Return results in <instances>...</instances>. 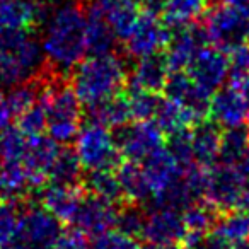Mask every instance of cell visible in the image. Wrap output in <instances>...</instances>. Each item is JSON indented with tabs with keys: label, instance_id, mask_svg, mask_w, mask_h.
<instances>
[{
	"label": "cell",
	"instance_id": "1",
	"mask_svg": "<svg viewBox=\"0 0 249 249\" xmlns=\"http://www.w3.org/2000/svg\"><path fill=\"white\" fill-rule=\"evenodd\" d=\"M87 12L79 0H53L41 19V45L46 65L53 73L63 75L87 55Z\"/></svg>",
	"mask_w": 249,
	"mask_h": 249
},
{
	"label": "cell",
	"instance_id": "2",
	"mask_svg": "<svg viewBox=\"0 0 249 249\" xmlns=\"http://www.w3.org/2000/svg\"><path fill=\"white\" fill-rule=\"evenodd\" d=\"M128 80L124 60L114 52L84 56L72 69V89L82 106L92 107L109 97L121 94Z\"/></svg>",
	"mask_w": 249,
	"mask_h": 249
},
{
	"label": "cell",
	"instance_id": "3",
	"mask_svg": "<svg viewBox=\"0 0 249 249\" xmlns=\"http://www.w3.org/2000/svg\"><path fill=\"white\" fill-rule=\"evenodd\" d=\"M56 73L41 77V101L46 114V132L60 145L73 142L82 126V103L75 90Z\"/></svg>",
	"mask_w": 249,
	"mask_h": 249
},
{
	"label": "cell",
	"instance_id": "4",
	"mask_svg": "<svg viewBox=\"0 0 249 249\" xmlns=\"http://www.w3.org/2000/svg\"><path fill=\"white\" fill-rule=\"evenodd\" d=\"M39 39L22 31H0V86L12 87L43 75L45 69Z\"/></svg>",
	"mask_w": 249,
	"mask_h": 249
},
{
	"label": "cell",
	"instance_id": "5",
	"mask_svg": "<svg viewBox=\"0 0 249 249\" xmlns=\"http://www.w3.org/2000/svg\"><path fill=\"white\" fill-rule=\"evenodd\" d=\"M75 149L80 166L89 171H104V169H116L121 162V154L118 149L116 135L111 132V128L97 121H86L77 132Z\"/></svg>",
	"mask_w": 249,
	"mask_h": 249
},
{
	"label": "cell",
	"instance_id": "6",
	"mask_svg": "<svg viewBox=\"0 0 249 249\" xmlns=\"http://www.w3.org/2000/svg\"><path fill=\"white\" fill-rule=\"evenodd\" d=\"M62 222L45 207L22 208L12 249H53L62 235Z\"/></svg>",
	"mask_w": 249,
	"mask_h": 249
},
{
	"label": "cell",
	"instance_id": "7",
	"mask_svg": "<svg viewBox=\"0 0 249 249\" xmlns=\"http://www.w3.org/2000/svg\"><path fill=\"white\" fill-rule=\"evenodd\" d=\"M171 35V28H167L157 12L145 9L143 12H139L132 29L124 36V52L135 60L162 53L169 43Z\"/></svg>",
	"mask_w": 249,
	"mask_h": 249
},
{
	"label": "cell",
	"instance_id": "8",
	"mask_svg": "<svg viewBox=\"0 0 249 249\" xmlns=\"http://www.w3.org/2000/svg\"><path fill=\"white\" fill-rule=\"evenodd\" d=\"M203 28L208 43L224 52H231L241 43L248 41L249 19L231 4H217L205 14Z\"/></svg>",
	"mask_w": 249,
	"mask_h": 249
},
{
	"label": "cell",
	"instance_id": "9",
	"mask_svg": "<svg viewBox=\"0 0 249 249\" xmlns=\"http://www.w3.org/2000/svg\"><path fill=\"white\" fill-rule=\"evenodd\" d=\"M116 142L124 160L142 162L150 154L164 147V133L154 121L133 120V123L118 128Z\"/></svg>",
	"mask_w": 249,
	"mask_h": 249
},
{
	"label": "cell",
	"instance_id": "10",
	"mask_svg": "<svg viewBox=\"0 0 249 249\" xmlns=\"http://www.w3.org/2000/svg\"><path fill=\"white\" fill-rule=\"evenodd\" d=\"M246 190H248V184L244 183V179L234 166L217 162L208 167L207 188H205L203 198L220 212L237 208Z\"/></svg>",
	"mask_w": 249,
	"mask_h": 249
},
{
	"label": "cell",
	"instance_id": "11",
	"mask_svg": "<svg viewBox=\"0 0 249 249\" xmlns=\"http://www.w3.org/2000/svg\"><path fill=\"white\" fill-rule=\"evenodd\" d=\"M186 72L201 89L213 94L227 82L229 75V53L217 46L205 45L196 52Z\"/></svg>",
	"mask_w": 249,
	"mask_h": 249
},
{
	"label": "cell",
	"instance_id": "12",
	"mask_svg": "<svg viewBox=\"0 0 249 249\" xmlns=\"http://www.w3.org/2000/svg\"><path fill=\"white\" fill-rule=\"evenodd\" d=\"M164 96L167 99L174 101L181 107L188 111L191 116L198 121L208 118V107H210L212 94L201 89L190 75L186 70H176L169 72V77L164 86Z\"/></svg>",
	"mask_w": 249,
	"mask_h": 249
},
{
	"label": "cell",
	"instance_id": "13",
	"mask_svg": "<svg viewBox=\"0 0 249 249\" xmlns=\"http://www.w3.org/2000/svg\"><path fill=\"white\" fill-rule=\"evenodd\" d=\"M118 210L116 201L89 193V196H84L72 224L84 235L96 237L116 227Z\"/></svg>",
	"mask_w": 249,
	"mask_h": 249
},
{
	"label": "cell",
	"instance_id": "14",
	"mask_svg": "<svg viewBox=\"0 0 249 249\" xmlns=\"http://www.w3.org/2000/svg\"><path fill=\"white\" fill-rule=\"evenodd\" d=\"M186 235L181 210L171 207H152L143 215L142 237L147 242L179 244Z\"/></svg>",
	"mask_w": 249,
	"mask_h": 249
},
{
	"label": "cell",
	"instance_id": "15",
	"mask_svg": "<svg viewBox=\"0 0 249 249\" xmlns=\"http://www.w3.org/2000/svg\"><path fill=\"white\" fill-rule=\"evenodd\" d=\"M249 97L232 86H222L210 97L208 118L217 123L222 130L239 126L246 123Z\"/></svg>",
	"mask_w": 249,
	"mask_h": 249
},
{
	"label": "cell",
	"instance_id": "16",
	"mask_svg": "<svg viewBox=\"0 0 249 249\" xmlns=\"http://www.w3.org/2000/svg\"><path fill=\"white\" fill-rule=\"evenodd\" d=\"M176 33L171 35V39L164 50V58L171 72L176 70H186L193 56L200 48L208 45V36L203 24H191L186 28L174 29Z\"/></svg>",
	"mask_w": 249,
	"mask_h": 249
},
{
	"label": "cell",
	"instance_id": "17",
	"mask_svg": "<svg viewBox=\"0 0 249 249\" xmlns=\"http://www.w3.org/2000/svg\"><path fill=\"white\" fill-rule=\"evenodd\" d=\"M60 145L58 142L46 135H28L26 142L24 156H22V164L31 174V181L35 190H41L48 183V173L52 167L55 157L58 156Z\"/></svg>",
	"mask_w": 249,
	"mask_h": 249
},
{
	"label": "cell",
	"instance_id": "18",
	"mask_svg": "<svg viewBox=\"0 0 249 249\" xmlns=\"http://www.w3.org/2000/svg\"><path fill=\"white\" fill-rule=\"evenodd\" d=\"M84 191L79 184H62L46 183L41 188V207H45L52 215H55L60 222L72 224L77 210L84 200Z\"/></svg>",
	"mask_w": 249,
	"mask_h": 249
},
{
	"label": "cell",
	"instance_id": "19",
	"mask_svg": "<svg viewBox=\"0 0 249 249\" xmlns=\"http://www.w3.org/2000/svg\"><path fill=\"white\" fill-rule=\"evenodd\" d=\"M46 5L39 0H0V31H22L39 24Z\"/></svg>",
	"mask_w": 249,
	"mask_h": 249
},
{
	"label": "cell",
	"instance_id": "20",
	"mask_svg": "<svg viewBox=\"0 0 249 249\" xmlns=\"http://www.w3.org/2000/svg\"><path fill=\"white\" fill-rule=\"evenodd\" d=\"M190 139L195 162L198 166L212 167L217 164L222 140V128L217 123H213L210 118L198 121L190 128Z\"/></svg>",
	"mask_w": 249,
	"mask_h": 249
},
{
	"label": "cell",
	"instance_id": "21",
	"mask_svg": "<svg viewBox=\"0 0 249 249\" xmlns=\"http://www.w3.org/2000/svg\"><path fill=\"white\" fill-rule=\"evenodd\" d=\"M169 67L166 63L164 55L143 56L139 58L130 73V89H142L150 92H160L166 86V80L169 77Z\"/></svg>",
	"mask_w": 249,
	"mask_h": 249
},
{
	"label": "cell",
	"instance_id": "22",
	"mask_svg": "<svg viewBox=\"0 0 249 249\" xmlns=\"http://www.w3.org/2000/svg\"><path fill=\"white\" fill-rule=\"evenodd\" d=\"M116 41H118V38L113 29H111L103 9L94 5V7L87 12V21H86L87 53H90V55L111 53V52H114Z\"/></svg>",
	"mask_w": 249,
	"mask_h": 249
},
{
	"label": "cell",
	"instance_id": "23",
	"mask_svg": "<svg viewBox=\"0 0 249 249\" xmlns=\"http://www.w3.org/2000/svg\"><path fill=\"white\" fill-rule=\"evenodd\" d=\"M210 0H162L160 16L171 29H179L198 22L208 11Z\"/></svg>",
	"mask_w": 249,
	"mask_h": 249
},
{
	"label": "cell",
	"instance_id": "24",
	"mask_svg": "<svg viewBox=\"0 0 249 249\" xmlns=\"http://www.w3.org/2000/svg\"><path fill=\"white\" fill-rule=\"evenodd\" d=\"M33 190L31 174L21 160L0 162V200L21 201Z\"/></svg>",
	"mask_w": 249,
	"mask_h": 249
},
{
	"label": "cell",
	"instance_id": "25",
	"mask_svg": "<svg viewBox=\"0 0 249 249\" xmlns=\"http://www.w3.org/2000/svg\"><path fill=\"white\" fill-rule=\"evenodd\" d=\"M116 178L120 181L121 195L128 203L143 205L149 203V188L143 176V171L140 162H132V160H123L116 167Z\"/></svg>",
	"mask_w": 249,
	"mask_h": 249
},
{
	"label": "cell",
	"instance_id": "26",
	"mask_svg": "<svg viewBox=\"0 0 249 249\" xmlns=\"http://www.w3.org/2000/svg\"><path fill=\"white\" fill-rule=\"evenodd\" d=\"M89 116L92 121H97L107 128H121L123 124L132 121L128 97L123 94H116V96L89 107Z\"/></svg>",
	"mask_w": 249,
	"mask_h": 249
},
{
	"label": "cell",
	"instance_id": "27",
	"mask_svg": "<svg viewBox=\"0 0 249 249\" xmlns=\"http://www.w3.org/2000/svg\"><path fill=\"white\" fill-rule=\"evenodd\" d=\"M152 121L162 130L164 135H173V133L183 132V130H190L196 123V120L184 107L167 99L166 96L160 97V103L157 106L156 116Z\"/></svg>",
	"mask_w": 249,
	"mask_h": 249
},
{
	"label": "cell",
	"instance_id": "28",
	"mask_svg": "<svg viewBox=\"0 0 249 249\" xmlns=\"http://www.w3.org/2000/svg\"><path fill=\"white\" fill-rule=\"evenodd\" d=\"M181 213H183L186 234H208L210 231H213L222 212L215 208L208 200L200 198L183 208Z\"/></svg>",
	"mask_w": 249,
	"mask_h": 249
},
{
	"label": "cell",
	"instance_id": "29",
	"mask_svg": "<svg viewBox=\"0 0 249 249\" xmlns=\"http://www.w3.org/2000/svg\"><path fill=\"white\" fill-rule=\"evenodd\" d=\"M213 231L234 244L249 241V212L242 208L222 212Z\"/></svg>",
	"mask_w": 249,
	"mask_h": 249
},
{
	"label": "cell",
	"instance_id": "30",
	"mask_svg": "<svg viewBox=\"0 0 249 249\" xmlns=\"http://www.w3.org/2000/svg\"><path fill=\"white\" fill-rule=\"evenodd\" d=\"M249 147V130L244 124L232 126V128L222 130V140H220V152H218V160L220 164H229L234 166L242 154Z\"/></svg>",
	"mask_w": 249,
	"mask_h": 249
},
{
	"label": "cell",
	"instance_id": "31",
	"mask_svg": "<svg viewBox=\"0 0 249 249\" xmlns=\"http://www.w3.org/2000/svg\"><path fill=\"white\" fill-rule=\"evenodd\" d=\"M84 167L80 166L77 154L70 149L62 147L58 156L55 157L48 173V183H62V184H79L82 178Z\"/></svg>",
	"mask_w": 249,
	"mask_h": 249
},
{
	"label": "cell",
	"instance_id": "32",
	"mask_svg": "<svg viewBox=\"0 0 249 249\" xmlns=\"http://www.w3.org/2000/svg\"><path fill=\"white\" fill-rule=\"evenodd\" d=\"M227 84L249 97V39L229 52Z\"/></svg>",
	"mask_w": 249,
	"mask_h": 249
},
{
	"label": "cell",
	"instance_id": "33",
	"mask_svg": "<svg viewBox=\"0 0 249 249\" xmlns=\"http://www.w3.org/2000/svg\"><path fill=\"white\" fill-rule=\"evenodd\" d=\"M41 77L36 80H29V82H22L18 84V86L9 87V92L5 96H7V103L11 106V111L14 116H19V114L24 113L26 109L35 106L39 101V96H41Z\"/></svg>",
	"mask_w": 249,
	"mask_h": 249
},
{
	"label": "cell",
	"instance_id": "34",
	"mask_svg": "<svg viewBox=\"0 0 249 249\" xmlns=\"http://www.w3.org/2000/svg\"><path fill=\"white\" fill-rule=\"evenodd\" d=\"M86 188L90 195L107 198V200L118 201L120 198H123L120 181H118L116 173L113 169L89 171V174L86 178Z\"/></svg>",
	"mask_w": 249,
	"mask_h": 249
},
{
	"label": "cell",
	"instance_id": "35",
	"mask_svg": "<svg viewBox=\"0 0 249 249\" xmlns=\"http://www.w3.org/2000/svg\"><path fill=\"white\" fill-rule=\"evenodd\" d=\"M103 12L106 16L107 22H109L111 29L116 35V38L121 39V41L124 39V36L128 35L137 16H139V9H137V4H133V2H123V4L109 5V7L103 9Z\"/></svg>",
	"mask_w": 249,
	"mask_h": 249
},
{
	"label": "cell",
	"instance_id": "36",
	"mask_svg": "<svg viewBox=\"0 0 249 249\" xmlns=\"http://www.w3.org/2000/svg\"><path fill=\"white\" fill-rule=\"evenodd\" d=\"M130 104V113H132V120L145 121L154 120L156 116L157 106L160 103V94L159 92H150V90L142 89H130L128 96Z\"/></svg>",
	"mask_w": 249,
	"mask_h": 249
},
{
	"label": "cell",
	"instance_id": "37",
	"mask_svg": "<svg viewBox=\"0 0 249 249\" xmlns=\"http://www.w3.org/2000/svg\"><path fill=\"white\" fill-rule=\"evenodd\" d=\"M21 201L0 200V246H12L18 234L22 207Z\"/></svg>",
	"mask_w": 249,
	"mask_h": 249
},
{
	"label": "cell",
	"instance_id": "38",
	"mask_svg": "<svg viewBox=\"0 0 249 249\" xmlns=\"http://www.w3.org/2000/svg\"><path fill=\"white\" fill-rule=\"evenodd\" d=\"M28 135L14 126H7L0 132V162H11V160H21L24 156Z\"/></svg>",
	"mask_w": 249,
	"mask_h": 249
},
{
	"label": "cell",
	"instance_id": "39",
	"mask_svg": "<svg viewBox=\"0 0 249 249\" xmlns=\"http://www.w3.org/2000/svg\"><path fill=\"white\" fill-rule=\"evenodd\" d=\"M143 212L137 207L135 203H128L126 207L118 210L116 227L120 232L132 237H142V227H143Z\"/></svg>",
	"mask_w": 249,
	"mask_h": 249
},
{
	"label": "cell",
	"instance_id": "40",
	"mask_svg": "<svg viewBox=\"0 0 249 249\" xmlns=\"http://www.w3.org/2000/svg\"><path fill=\"white\" fill-rule=\"evenodd\" d=\"M166 147L171 152V156L176 159V162L181 166V169H186V167L196 164L193 157V149H191L190 130H183V132L169 135V143Z\"/></svg>",
	"mask_w": 249,
	"mask_h": 249
},
{
	"label": "cell",
	"instance_id": "41",
	"mask_svg": "<svg viewBox=\"0 0 249 249\" xmlns=\"http://www.w3.org/2000/svg\"><path fill=\"white\" fill-rule=\"evenodd\" d=\"M18 128L21 130L24 135H41L46 132V114L45 107H43L41 101L26 109L18 116Z\"/></svg>",
	"mask_w": 249,
	"mask_h": 249
},
{
	"label": "cell",
	"instance_id": "42",
	"mask_svg": "<svg viewBox=\"0 0 249 249\" xmlns=\"http://www.w3.org/2000/svg\"><path fill=\"white\" fill-rule=\"evenodd\" d=\"M90 249H139L137 239L120 231H107L99 234L90 242Z\"/></svg>",
	"mask_w": 249,
	"mask_h": 249
},
{
	"label": "cell",
	"instance_id": "43",
	"mask_svg": "<svg viewBox=\"0 0 249 249\" xmlns=\"http://www.w3.org/2000/svg\"><path fill=\"white\" fill-rule=\"evenodd\" d=\"M53 249H90V244L87 242V237L82 232L73 229L69 232H62Z\"/></svg>",
	"mask_w": 249,
	"mask_h": 249
},
{
	"label": "cell",
	"instance_id": "44",
	"mask_svg": "<svg viewBox=\"0 0 249 249\" xmlns=\"http://www.w3.org/2000/svg\"><path fill=\"white\" fill-rule=\"evenodd\" d=\"M12 118H14V114H12L11 106L7 103V96L4 94V90L0 89V132L11 126Z\"/></svg>",
	"mask_w": 249,
	"mask_h": 249
},
{
	"label": "cell",
	"instance_id": "45",
	"mask_svg": "<svg viewBox=\"0 0 249 249\" xmlns=\"http://www.w3.org/2000/svg\"><path fill=\"white\" fill-rule=\"evenodd\" d=\"M234 167L237 169V173L241 174V178L244 179V183L248 184V188H249V147H248V150L242 154L241 159L234 164Z\"/></svg>",
	"mask_w": 249,
	"mask_h": 249
},
{
	"label": "cell",
	"instance_id": "46",
	"mask_svg": "<svg viewBox=\"0 0 249 249\" xmlns=\"http://www.w3.org/2000/svg\"><path fill=\"white\" fill-rule=\"evenodd\" d=\"M222 2L231 4L232 7H235L239 12H242L249 19V0H222Z\"/></svg>",
	"mask_w": 249,
	"mask_h": 249
},
{
	"label": "cell",
	"instance_id": "47",
	"mask_svg": "<svg viewBox=\"0 0 249 249\" xmlns=\"http://www.w3.org/2000/svg\"><path fill=\"white\" fill-rule=\"evenodd\" d=\"M92 2H94V5H97V7L106 9V7H109V5L123 4V2H133V4H137L139 0H92Z\"/></svg>",
	"mask_w": 249,
	"mask_h": 249
},
{
	"label": "cell",
	"instance_id": "48",
	"mask_svg": "<svg viewBox=\"0 0 249 249\" xmlns=\"http://www.w3.org/2000/svg\"><path fill=\"white\" fill-rule=\"evenodd\" d=\"M139 249H179L176 244H160V242H147Z\"/></svg>",
	"mask_w": 249,
	"mask_h": 249
},
{
	"label": "cell",
	"instance_id": "49",
	"mask_svg": "<svg viewBox=\"0 0 249 249\" xmlns=\"http://www.w3.org/2000/svg\"><path fill=\"white\" fill-rule=\"evenodd\" d=\"M237 208H242V210H248L249 212V188L246 190L244 196L241 198V201H239V207Z\"/></svg>",
	"mask_w": 249,
	"mask_h": 249
},
{
	"label": "cell",
	"instance_id": "50",
	"mask_svg": "<svg viewBox=\"0 0 249 249\" xmlns=\"http://www.w3.org/2000/svg\"><path fill=\"white\" fill-rule=\"evenodd\" d=\"M237 249H249V241H246V242H241V244H237Z\"/></svg>",
	"mask_w": 249,
	"mask_h": 249
},
{
	"label": "cell",
	"instance_id": "51",
	"mask_svg": "<svg viewBox=\"0 0 249 249\" xmlns=\"http://www.w3.org/2000/svg\"><path fill=\"white\" fill-rule=\"evenodd\" d=\"M246 126H248V130H249V106H248V116H246Z\"/></svg>",
	"mask_w": 249,
	"mask_h": 249
},
{
	"label": "cell",
	"instance_id": "52",
	"mask_svg": "<svg viewBox=\"0 0 249 249\" xmlns=\"http://www.w3.org/2000/svg\"><path fill=\"white\" fill-rule=\"evenodd\" d=\"M0 249H12L11 246H0Z\"/></svg>",
	"mask_w": 249,
	"mask_h": 249
},
{
	"label": "cell",
	"instance_id": "53",
	"mask_svg": "<svg viewBox=\"0 0 249 249\" xmlns=\"http://www.w3.org/2000/svg\"><path fill=\"white\" fill-rule=\"evenodd\" d=\"M248 39H249V36H248Z\"/></svg>",
	"mask_w": 249,
	"mask_h": 249
}]
</instances>
